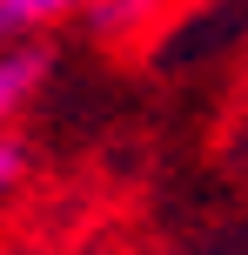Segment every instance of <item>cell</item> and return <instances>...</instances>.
I'll use <instances>...</instances> for the list:
<instances>
[{
    "label": "cell",
    "mask_w": 248,
    "mask_h": 255,
    "mask_svg": "<svg viewBox=\"0 0 248 255\" xmlns=\"http://www.w3.org/2000/svg\"><path fill=\"white\" fill-rule=\"evenodd\" d=\"M74 7H87V0H0V40L27 34V27H40V20H61V13H74Z\"/></svg>",
    "instance_id": "obj_2"
},
{
    "label": "cell",
    "mask_w": 248,
    "mask_h": 255,
    "mask_svg": "<svg viewBox=\"0 0 248 255\" xmlns=\"http://www.w3.org/2000/svg\"><path fill=\"white\" fill-rule=\"evenodd\" d=\"M40 74H47V54L40 47H0V128H13V115L34 101Z\"/></svg>",
    "instance_id": "obj_1"
},
{
    "label": "cell",
    "mask_w": 248,
    "mask_h": 255,
    "mask_svg": "<svg viewBox=\"0 0 248 255\" xmlns=\"http://www.w3.org/2000/svg\"><path fill=\"white\" fill-rule=\"evenodd\" d=\"M27 168H34V154H27V141L13 134V128H0V195H13L27 181Z\"/></svg>",
    "instance_id": "obj_3"
}]
</instances>
